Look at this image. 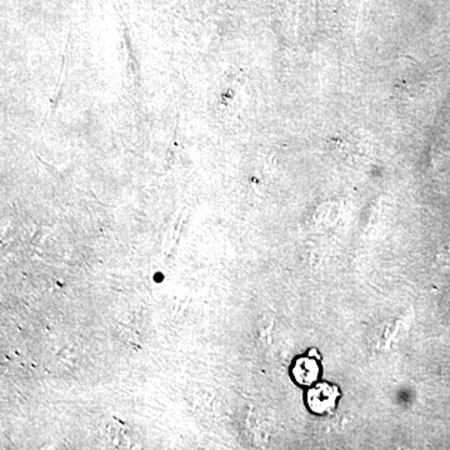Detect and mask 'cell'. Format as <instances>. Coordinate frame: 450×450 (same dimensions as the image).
<instances>
[{
	"label": "cell",
	"instance_id": "6da1fadb",
	"mask_svg": "<svg viewBox=\"0 0 450 450\" xmlns=\"http://www.w3.org/2000/svg\"><path fill=\"white\" fill-rule=\"evenodd\" d=\"M338 397L337 387L327 383L318 384L308 393V407L315 414H325L335 408Z\"/></svg>",
	"mask_w": 450,
	"mask_h": 450
},
{
	"label": "cell",
	"instance_id": "7a4b0ae2",
	"mask_svg": "<svg viewBox=\"0 0 450 450\" xmlns=\"http://www.w3.org/2000/svg\"><path fill=\"white\" fill-rule=\"evenodd\" d=\"M294 380L300 385H312L317 382L319 365L310 358H299L293 367Z\"/></svg>",
	"mask_w": 450,
	"mask_h": 450
}]
</instances>
